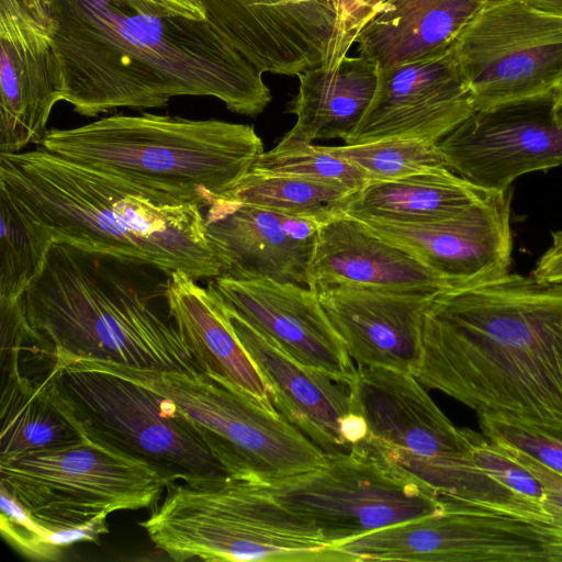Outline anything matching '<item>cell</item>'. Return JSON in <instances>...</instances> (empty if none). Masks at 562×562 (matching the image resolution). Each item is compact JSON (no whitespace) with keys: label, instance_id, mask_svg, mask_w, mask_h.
<instances>
[{"label":"cell","instance_id":"obj_1","mask_svg":"<svg viewBox=\"0 0 562 562\" xmlns=\"http://www.w3.org/2000/svg\"><path fill=\"white\" fill-rule=\"evenodd\" d=\"M63 101L82 116L212 97L257 116L272 100L260 71L207 20L136 10L123 0H44Z\"/></svg>","mask_w":562,"mask_h":562},{"label":"cell","instance_id":"obj_2","mask_svg":"<svg viewBox=\"0 0 562 562\" xmlns=\"http://www.w3.org/2000/svg\"><path fill=\"white\" fill-rule=\"evenodd\" d=\"M414 376L479 417L562 422V283L508 272L442 289Z\"/></svg>","mask_w":562,"mask_h":562},{"label":"cell","instance_id":"obj_3","mask_svg":"<svg viewBox=\"0 0 562 562\" xmlns=\"http://www.w3.org/2000/svg\"><path fill=\"white\" fill-rule=\"evenodd\" d=\"M0 193L48 247L66 244L196 281L226 270L199 202L125 175L38 146L0 154Z\"/></svg>","mask_w":562,"mask_h":562},{"label":"cell","instance_id":"obj_4","mask_svg":"<svg viewBox=\"0 0 562 562\" xmlns=\"http://www.w3.org/2000/svg\"><path fill=\"white\" fill-rule=\"evenodd\" d=\"M169 279L150 263L53 244L22 295L34 344L55 367L199 371L170 314Z\"/></svg>","mask_w":562,"mask_h":562},{"label":"cell","instance_id":"obj_5","mask_svg":"<svg viewBox=\"0 0 562 562\" xmlns=\"http://www.w3.org/2000/svg\"><path fill=\"white\" fill-rule=\"evenodd\" d=\"M38 146L192 199L203 207L235 187L265 151L252 125L147 112L47 130Z\"/></svg>","mask_w":562,"mask_h":562},{"label":"cell","instance_id":"obj_6","mask_svg":"<svg viewBox=\"0 0 562 562\" xmlns=\"http://www.w3.org/2000/svg\"><path fill=\"white\" fill-rule=\"evenodd\" d=\"M139 526L175 561L353 562L261 483L231 475L169 484Z\"/></svg>","mask_w":562,"mask_h":562},{"label":"cell","instance_id":"obj_7","mask_svg":"<svg viewBox=\"0 0 562 562\" xmlns=\"http://www.w3.org/2000/svg\"><path fill=\"white\" fill-rule=\"evenodd\" d=\"M127 378L169 400L231 476L269 483L318 467L326 453L278 411L202 371L151 370L78 361Z\"/></svg>","mask_w":562,"mask_h":562},{"label":"cell","instance_id":"obj_8","mask_svg":"<svg viewBox=\"0 0 562 562\" xmlns=\"http://www.w3.org/2000/svg\"><path fill=\"white\" fill-rule=\"evenodd\" d=\"M57 390L86 437L140 460L167 482L229 476L195 427L167 398L109 371L50 364Z\"/></svg>","mask_w":562,"mask_h":562},{"label":"cell","instance_id":"obj_9","mask_svg":"<svg viewBox=\"0 0 562 562\" xmlns=\"http://www.w3.org/2000/svg\"><path fill=\"white\" fill-rule=\"evenodd\" d=\"M0 488L50 529L153 508L169 485L149 464L88 437L0 463Z\"/></svg>","mask_w":562,"mask_h":562},{"label":"cell","instance_id":"obj_10","mask_svg":"<svg viewBox=\"0 0 562 562\" xmlns=\"http://www.w3.org/2000/svg\"><path fill=\"white\" fill-rule=\"evenodd\" d=\"M261 484L337 548L446 508L431 487L361 443L346 452L326 453L311 471Z\"/></svg>","mask_w":562,"mask_h":562},{"label":"cell","instance_id":"obj_11","mask_svg":"<svg viewBox=\"0 0 562 562\" xmlns=\"http://www.w3.org/2000/svg\"><path fill=\"white\" fill-rule=\"evenodd\" d=\"M450 45L475 111L562 90V16L526 0H490Z\"/></svg>","mask_w":562,"mask_h":562},{"label":"cell","instance_id":"obj_12","mask_svg":"<svg viewBox=\"0 0 562 562\" xmlns=\"http://www.w3.org/2000/svg\"><path fill=\"white\" fill-rule=\"evenodd\" d=\"M446 503L436 514L350 539L353 562H562V530L486 507Z\"/></svg>","mask_w":562,"mask_h":562},{"label":"cell","instance_id":"obj_13","mask_svg":"<svg viewBox=\"0 0 562 562\" xmlns=\"http://www.w3.org/2000/svg\"><path fill=\"white\" fill-rule=\"evenodd\" d=\"M438 146L450 170L486 191L562 166V101L550 95L474 111Z\"/></svg>","mask_w":562,"mask_h":562},{"label":"cell","instance_id":"obj_14","mask_svg":"<svg viewBox=\"0 0 562 562\" xmlns=\"http://www.w3.org/2000/svg\"><path fill=\"white\" fill-rule=\"evenodd\" d=\"M510 211L512 190L508 189L492 192L461 213L441 220L418 223L357 220L434 271L449 286H457L510 272Z\"/></svg>","mask_w":562,"mask_h":562},{"label":"cell","instance_id":"obj_15","mask_svg":"<svg viewBox=\"0 0 562 562\" xmlns=\"http://www.w3.org/2000/svg\"><path fill=\"white\" fill-rule=\"evenodd\" d=\"M475 111L451 45L379 70L369 108L344 144L394 138L438 143Z\"/></svg>","mask_w":562,"mask_h":562},{"label":"cell","instance_id":"obj_16","mask_svg":"<svg viewBox=\"0 0 562 562\" xmlns=\"http://www.w3.org/2000/svg\"><path fill=\"white\" fill-rule=\"evenodd\" d=\"M225 307L234 333L269 390L273 406L289 423L327 454L349 451L367 439V423L349 385L296 361Z\"/></svg>","mask_w":562,"mask_h":562},{"label":"cell","instance_id":"obj_17","mask_svg":"<svg viewBox=\"0 0 562 562\" xmlns=\"http://www.w3.org/2000/svg\"><path fill=\"white\" fill-rule=\"evenodd\" d=\"M206 19L260 71L299 76L323 65L335 0H199Z\"/></svg>","mask_w":562,"mask_h":562},{"label":"cell","instance_id":"obj_18","mask_svg":"<svg viewBox=\"0 0 562 562\" xmlns=\"http://www.w3.org/2000/svg\"><path fill=\"white\" fill-rule=\"evenodd\" d=\"M223 303L296 361L351 385L358 368L310 286L218 276L207 284Z\"/></svg>","mask_w":562,"mask_h":562},{"label":"cell","instance_id":"obj_19","mask_svg":"<svg viewBox=\"0 0 562 562\" xmlns=\"http://www.w3.org/2000/svg\"><path fill=\"white\" fill-rule=\"evenodd\" d=\"M204 209L206 233L226 266L222 276L310 286V263L321 224L225 194L214 196Z\"/></svg>","mask_w":562,"mask_h":562},{"label":"cell","instance_id":"obj_20","mask_svg":"<svg viewBox=\"0 0 562 562\" xmlns=\"http://www.w3.org/2000/svg\"><path fill=\"white\" fill-rule=\"evenodd\" d=\"M319 302L357 367L414 375L424 314L438 292L358 285L316 289Z\"/></svg>","mask_w":562,"mask_h":562},{"label":"cell","instance_id":"obj_21","mask_svg":"<svg viewBox=\"0 0 562 562\" xmlns=\"http://www.w3.org/2000/svg\"><path fill=\"white\" fill-rule=\"evenodd\" d=\"M357 368L349 387L367 423V439L426 460L471 452L470 429L457 428L412 373Z\"/></svg>","mask_w":562,"mask_h":562},{"label":"cell","instance_id":"obj_22","mask_svg":"<svg viewBox=\"0 0 562 562\" xmlns=\"http://www.w3.org/2000/svg\"><path fill=\"white\" fill-rule=\"evenodd\" d=\"M60 101L52 35L0 0V154L38 145Z\"/></svg>","mask_w":562,"mask_h":562},{"label":"cell","instance_id":"obj_23","mask_svg":"<svg viewBox=\"0 0 562 562\" xmlns=\"http://www.w3.org/2000/svg\"><path fill=\"white\" fill-rule=\"evenodd\" d=\"M334 285L428 292L449 286L434 271L348 214L319 225L310 263L311 288Z\"/></svg>","mask_w":562,"mask_h":562},{"label":"cell","instance_id":"obj_24","mask_svg":"<svg viewBox=\"0 0 562 562\" xmlns=\"http://www.w3.org/2000/svg\"><path fill=\"white\" fill-rule=\"evenodd\" d=\"M168 302L176 327L199 371L221 378L269 409V390L238 340L226 307L211 286L184 272L170 273Z\"/></svg>","mask_w":562,"mask_h":562},{"label":"cell","instance_id":"obj_25","mask_svg":"<svg viewBox=\"0 0 562 562\" xmlns=\"http://www.w3.org/2000/svg\"><path fill=\"white\" fill-rule=\"evenodd\" d=\"M490 0H383L355 43L379 70L447 48Z\"/></svg>","mask_w":562,"mask_h":562},{"label":"cell","instance_id":"obj_26","mask_svg":"<svg viewBox=\"0 0 562 562\" xmlns=\"http://www.w3.org/2000/svg\"><path fill=\"white\" fill-rule=\"evenodd\" d=\"M297 78V93L285 108L296 122L281 139L308 144L327 138L344 140L371 103L379 68L361 55L345 56L336 68L321 66Z\"/></svg>","mask_w":562,"mask_h":562},{"label":"cell","instance_id":"obj_27","mask_svg":"<svg viewBox=\"0 0 562 562\" xmlns=\"http://www.w3.org/2000/svg\"><path fill=\"white\" fill-rule=\"evenodd\" d=\"M0 463L86 438L61 398L50 364L38 378L23 371L1 379Z\"/></svg>","mask_w":562,"mask_h":562},{"label":"cell","instance_id":"obj_28","mask_svg":"<svg viewBox=\"0 0 562 562\" xmlns=\"http://www.w3.org/2000/svg\"><path fill=\"white\" fill-rule=\"evenodd\" d=\"M490 193L445 169L368 183L355 193L345 213L356 218L429 222L459 214Z\"/></svg>","mask_w":562,"mask_h":562},{"label":"cell","instance_id":"obj_29","mask_svg":"<svg viewBox=\"0 0 562 562\" xmlns=\"http://www.w3.org/2000/svg\"><path fill=\"white\" fill-rule=\"evenodd\" d=\"M356 192L303 178L248 171L226 196L318 224L346 214Z\"/></svg>","mask_w":562,"mask_h":562},{"label":"cell","instance_id":"obj_30","mask_svg":"<svg viewBox=\"0 0 562 562\" xmlns=\"http://www.w3.org/2000/svg\"><path fill=\"white\" fill-rule=\"evenodd\" d=\"M321 148L359 168L368 183L393 181L449 169L437 143L414 138L321 146Z\"/></svg>","mask_w":562,"mask_h":562},{"label":"cell","instance_id":"obj_31","mask_svg":"<svg viewBox=\"0 0 562 562\" xmlns=\"http://www.w3.org/2000/svg\"><path fill=\"white\" fill-rule=\"evenodd\" d=\"M2 537L25 557L38 561L59 560L64 550L78 542L97 541L109 531L105 516L70 528H47L0 488Z\"/></svg>","mask_w":562,"mask_h":562},{"label":"cell","instance_id":"obj_32","mask_svg":"<svg viewBox=\"0 0 562 562\" xmlns=\"http://www.w3.org/2000/svg\"><path fill=\"white\" fill-rule=\"evenodd\" d=\"M250 171L303 178L358 192L367 184L362 171L349 161L303 142L281 139L272 149L263 151Z\"/></svg>","mask_w":562,"mask_h":562},{"label":"cell","instance_id":"obj_33","mask_svg":"<svg viewBox=\"0 0 562 562\" xmlns=\"http://www.w3.org/2000/svg\"><path fill=\"white\" fill-rule=\"evenodd\" d=\"M0 299H20L40 273L46 246L0 193Z\"/></svg>","mask_w":562,"mask_h":562},{"label":"cell","instance_id":"obj_34","mask_svg":"<svg viewBox=\"0 0 562 562\" xmlns=\"http://www.w3.org/2000/svg\"><path fill=\"white\" fill-rule=\"evenodd\" d=\"M481 432L491 441L518 450L562 475V422L536 423L503 417H479Z\"/></svg>","mask_w":562,"mask_h":562},{"label":"cell","instance_id":"obj_35","mask_svg":"<svg viewBox=\"0 0 562 562\" xmlns=\"http://www.w3.org/2000/svg\"><path fill=\"white\" fill-rule=\"evenodd\" d=\"M470 436L472 456L479 468L516 496L546 512L543 507L544 490L539 480L505 449L487 439L482 432L470 430Z\"/></svg>","mask_w":562,"mask_h":562},{"label":"cell","instance_id":"obj_36","mask_svg":"<svg viewBox=\"0 0 562 562\" xmlns=\"http://www.w3.org/2000/svg\"><path fill=\"white\" fill-rule=\"evenodd\" d=\"M382 2L383 0H335L337 16L328 68H336L347 56L358 34L378 13Z\"/></svg>","mask_w":562,"mask_h":562},{"label":"cell","instance_id":"obj_37","mask_svg":"<svg viewBox=\"0 0 562 562\" xmlns=\"http://www.w3.org/2000/svg\"><path fill=\"white\" fill-rule=\"evenodd\" d=\"M501 447L539 480L544 490L543 507L549 516V520L562 530V475L518 450L504 446Z\"/></svg>","mask_w":562,"mask_h":562},{"label":"cell","instance_id":"obj_38","mask_svg":"<svg viewBox=\"0 0 562 562\" xmlns=\"http://www.w3.org/2000/svg\"><path fill=\"white\" fill-rule=\"evenodd\" d=\"M136 10L161 15H181L202 20L206 19L205 10L199 0H123Z\"/></svg>","mask_w":562,"mask_h":562},{"label":"cell","instance_id":"obj_39","mask_svg":"<svg viewBox=\"0 0 562 562\" xmlns=\"http://www.w3.org/2000/svg\"><path fill=\"white\" fill-rule=\"evenodd\" d=\"M531 274L542 281L562 283V229L552 233L551 245L538 259Z\"/></svg>","mask_w":562,"mask_h":562},{"label":"cell","instance_id":"obj_40","mask_svg":"<svg viewBox=\"0 0 562 562\" xmlns=\"http://www.w3.org/2000/svg\"><path fill=\"white\" fill-rule=\"evenodd\" d=\"M10 3L29 21L52 35L53 21L44 0H1Z\"/></svg>","mask_w":562,"mask_h":562},{"label":"cell","instance_id":"obj_41","mask_svg":"<svg viewBox=\"0 0 562 562\" xmlns=\"http://www.w3.org/2000/svg\"><path fill=\"white\" fill-rule=\"evenodd\" d=\"M532 7L544 12L562 16V0H526Z\"/></svg>","mask_w":562,"mask_h":562},{"label":"cell","instance_id":"obj_42","mask_svg":"<svg viewBox=\"0 0 562 562\" xmlns=\"http://www.w3.org/2000/svg\"><path fill=\"white\" fill-rule=\"evenodd\" d=\"M558 98L562 101V90L560 91V93L558 94Z\"/></svg>","mask_w":562,"mask_h":562}]
</instances>
